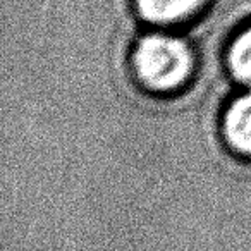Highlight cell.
Returning <instances> with one entry per match:
<instances>
[{
	"label": "cell",
	"instance_id": "obj_1",
	"mask_svg": "<svg viewBox=\"0 0 251 251\" xmlns=\"http://www.w3.org/2000/svg\"><path fill=\"white\" fill-rule=\"evenodd\" d=\"M138 83L157 95L179 91L195 73V53L184 38L157 28L143 35L131 53Z\"/></svg>",
	"mask_w": 251,
	"mask_h": 251
},
{
	"label": "cell",
	"instance_id": "obj_2",
	"mask_svg": "<svg viewBox=\"0 0 251 251\" xmlns=\"http://www.w3.org/2000/svg\"><path fill=\"white\" fill-rule=\"evenodd\" d=\"M208 0H134L136 12L155 28L169 29L191 21L206 7Z\"/></svg>",
	"mask_w": 251,
	"mask_h": 251
},
{
	"label": "cell",
	"instance_id": "obj_3",
	"mask_svg": "<svg viewBox=\"0 0 251 251\" xmlns=\"http://www.w3.org/2000/svg\"><path fill=\"white\" fill-rule=\"evenodd\" d=\"M222 136L234 153L251 157V90L232 98L226 107Z\"/></svg>",
	"mask_w": 251,
	"mask_h": 251
},
{
	"label": "cell",
	"instance_id": "obj_4",
	"mask_svg": "<svg viewBox=\"0 0 251 251\" xmlns=\"http://www.w3.org/2000/svg\"><path fill=\"white\" fill-rule=\"evenodd\" d=\"M227 67L232 77L251 90V25L243 28L227 49Z\"/></svg>",
	"mask_w": 251,
	"mask_h": 251
}]
</instances>
